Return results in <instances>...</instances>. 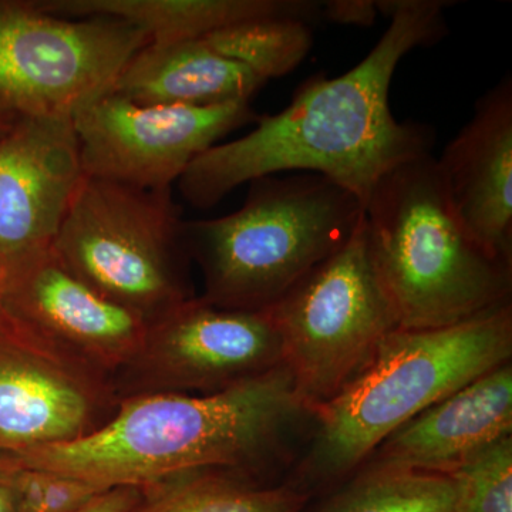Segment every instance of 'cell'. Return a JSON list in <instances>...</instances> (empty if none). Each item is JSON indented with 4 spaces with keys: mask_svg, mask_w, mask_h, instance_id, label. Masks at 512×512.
<instances>
[{
    "mask_svg": "<svg viewBox=\"0 0 512 512\" xmlns=\"http://www.w3.org/2000/svg\"><path fill=\"white\" fill-rule=\"evenodd\" d=\"M436 160L464 227L491 255L511 264V76L477 100L473 117Z\"/></svg>",
    "mask_w": 512,
    "mask_h": 512,
    "instance_id": "cell-14",
    "label": "cell"
},
{
    "mask_svg": "<svg viewBox=\"0 0 512 512\" xmlns=\"http://www.w3.org/2000/svg\"><path fill=\"white\" fill-rule=\"evenodd\" d=\"M107 377L0 315V456L70 443L99 429L119 406Z\"/></svg>",
    "mask_w": 512,
    "mask_h": 512,
    "instance_id": "cell-11",
    "label": "cell"
},
{
    "mask_svg": "<svg viewBox=\"0 0 512 512\" xmlns=\"http://www.w3.org/2000/svg\"><path fill=\"white\" fill-rule=\"evenodd\" d=\"M456 512H512V436L468 458L453 473Z\"/></svg>",
    "mask_w": 512,
    "mask_h": 512,
    "instance_id": "cell-21",
    "label": "cell"
},
{
    "mask_svg": "<svg viewBox=\"0 0 512 512\" xmlns=\"http://www.w3.org/2000/svg\"><path fill=\"white\" fill-rule=\"evenodd\" d=\"M268 309L239 311L192 298L148 323L143 348L116 380L121 397L211 394L284 366Z\"/></svg>",
    "mask_w": 512,
    "mask_h": 512,
    "instance_id": "cell-10",
    "label": "cell"
},
{
    "mask_svg": "<svg viewBox=\"0 0 512 512\" xmlns=\"http://www.w3.org/2000/svg\"><path fill=\"white\" fill-rule=\"evenodd\" d=\"M376 12V3L369 0H336L323 3L322 18L342 25L370 26Z\"/></svg>",
    "mask_w": 512,
    "mask_h": 512,
    "instance_id": "cell-23",
    "label": "cell"
},
{
    "mask_svg": "<svg viewBox=\"0 0 512 512\" xmlns=\"http://www.w3.org/2000/svg\"><path fill=\"white\" fill-rule=\"evenodd\" d=\"M303 410L284 365L217 393L121 397L116 413L82 439L0 457L101 488H144L256 463Z\"/></svg>",
    "mask_w": 512,
    "mask_h": 512,
    "instance_id": "cell-2",
    "label": "cell"
},
{
    "mask_svg": "<svg viewBox=\"0 0 512 512\" xmlns=\"http://www.w3.org/2000/svg\"><path fill=\"white\" fill-rule=\"evenodd\" d=\"M215 52L237 60L266 83L295 70L311 52L312 22L276 16L237 23L202 37Z\"/></svg>",
    "mask_w": 512,
    "mask_h": 512,
    "instance_id": "cell-20",
    "label": "cell"
},
{
    "mask_svg": "<svg viewBox=\"0 0 512 512\" xmlns=\"http://www.w3.org/2000/svg\"><path fill=\"white\" fill-rule=\"evenodd\" d=\"M0 305L37 338L113 383L146 339V320L80 281L53 249L0 275Z\"/></svg>",
    "mask_w": 512,
    "mask_h": 512,
    "instance_id": "cell-12",
    "label": "cell"
},
{
    "mask_svg": "<svg viewBox=\"0 0 512 512\" xmlns=\"http://www.w3.org/2000/svg\"><path fill=\"white\" fill-rule=\"evenodd\" d=\"M18 116L16 114L10 113L8 110L0 109V134L5 133L13 123H15Z\"/></svg>",
    "mask_w": 512,
    "mask_h": 512,
    "instance_id": "cell-26",
    "label": "cell"
},
{
    "mask_svg": "<svg viewBox=\"0 0 512 512\" xmlns=\"http://www.w3.org/2000/svg\"><path fill=\"white\" fill-rule=\"evenodd\" d=\"M173 188L84 177L53 252L80 281L147 323L194 298Z\"/></svg>",
    "mask_w": 512,
    "mask_h": 512,
    "instance_id": "cell-6",
    "label": "cell"
},
{
    "mask_svg": "<svg viewBox=\"0 0 512 512\" xmlns=\"http://www.w3.org/2000/svg\"><path fill=\"white\" fill-rule=\"evenodd\" d=\"M308 495L291 487H258L224 471H195L141 488L130 512H301Z\"/></svg>",
    "mask_w": 512,
    "mask_h": 512,
    "instance_id": "cell-18",
    "label": "cell"
},
{
    "mask_svg": "<svg viewBox=\"0 0 512 512\" xmlns=\"http://www.w3.org/2000/svg\"><path fill=\"white\" fill-rule=\"evenodd\" d=\"M0 512H23L13 467L0 457Z\"/></svg>",
    "mask_w": 512,
    "mask_h": 512,
    "instance_id": "cell-25",
    "label": "cell"
},
{
    "mask_svg": "<svg viewBox=\"0 0 512 512\" xmlns=\"http://www.w3.org/2000/svg\"><path fill=\"white\" fill-rule=\"evenodd\" d=\"M9 463L23 512H76L96 495L109 490L76 478Z\"/></svg>",
    "mask_w": 512,
    "mask_h": 512,
    "instance_id": "cell-22",
    "label": "cell"
},
{
    "mask_svg": "<svg viewBox=\"0 0 512 512\" xmlns=\"http://www.w3.org/2000/svg\"><path fill=\"white\" fill-rule=\"evenodd\" d=\"M67 18L119 19L146 33L150 43L191 42L249 20L292 16L316 22L323 3L305 0H37Z\"/></svg>",
    "mask_w": 512,
    "mask_h": 512,
    "instance_id": "cell-17",
    "label": "cell"
},
{
    "mask_svg": "<svg viewBox=\"0 0 512 512\" xmlns=\"http://www.w3.org/2000/svg\"><path fill=\"white\" fill-rule=\"evenodd\" d=\"M457 488L447 474L373 466L320 512H456Z\"/></svg>",
    "mask_w": 512,
    "mask_h": 512,
    "instance_id": "cell-19",
    "label": "cell"
},
{
    "mask_svg": "<svg viewBox=\"0 0 512 512\" xmlns=\"http://www.w3.org/2000/svg\"><path fill=\"white\" fill-rule=\"evenodd\" d=\"M141 497V488L114 487L103 491L76 512H130Z\"/></svg>",
    "mask_w": 512,
    "mask_h": 512,
    "instance_id": "cell-24",
    "label": "cell"
},
{
    "mask_svg": "<svg viewBox=\"0 0 512 512\" xmlns=\"http://www.w3.org/2000/svg\"><path fill=\"white\" fill-rule=\"evenodd\" d=\"M363 210L399 329L446 328L508 303L511 264L464 227L431 154L384 174Z\"/></svg>",
    "mask_w": 512,
    "mask_h": 512,
    "instance_id": "cell-3",
    "label": "cell"
},
{
    "mask_svg": "<svg viewBox=\"0 0 512 512\" xmlns=\"http://www.w3.org/2000/svg\"><path fill=\"white\" fill-rule=\"evenodd\" d=\"M2 311H3V308H2V305H0V312H2Z\"/></svg>",
    "mask_w": 512,
    "mask_h": 512,
    "instance_id": "cell-27",
    "label": "cell"
},
{
    "mask_svg": "<svg viewBox=\"0 0 512 512\" xmlns=\"http://www.w3.org/2000/svg\"><path fill=\"white\" fill-rule=\"evenodd\" d=\"M150 43L119 19L67 18L37 0H0V109L18 117H74L113 92Z\"/></svg>",
    "mask_w": 512,
    "mask_h": 512,
    "instance_id": "cell-8",
    "label": "cell"
},
{
    "mask_svg": "<svg viewBox=\"0 0 512 512\" xmlns=\"http://www.w3.org/2000/svg\"><path fill=\"white\" fill-rule=\"evenodd\" d=\"M239 210L184 221L188 255L200 264L211 305L264 311L342 247L363 217V204L312 173L251 181Z\"/></svg>",
    "mask_w": 512,
    "mask_h": 512,
    "instance_id": "cell-4",
    "label": "cell"
},
{
    "mask_svg": "<svg viewBox=\"0 0 512 512\" xmlns=\"http://www.w3.org/2000/svg\"><path fill=\"white\" fill-rule=\"evenodd\" d=\"M256 120L249 101L140 104L110 92L77 111L73 124L84 177L167 190L195 158Z\"/></svg>",
    "mask_w": 512,
    "mask_h": 512,
    "instance_id": "cell-9",
    "label": "cell"
},
{
    "mask_svg": "<svg viewBox=\"0 0 512 512\" xmlns=\"http://www.w3.org/2000/svg\"><path fill=\"white\" fill-rule=\"evenodd\" d=\"M266 84L202 39L148 43L120 74L113 92L140 104L217 106L249 101Z\"/></svg>",
    "mask_w": 512,
    "mask_h": 512,
    "instance_id": "cell-16",
    "label": "cell"
},
{
    "mask_svg": "<svg viewBox=\"0 0 512 512\" xmlns=\"http://www.w3.org/2000/svg\"><path fill=\"white\" fill-rule=\"evenodd\" d=\"M83 180L73 117H18L0 134V275L52 249Z\"/></svg>",
    "mask_w": 512,
    "mask_h": 512,
    "instance_id": "cell-13",
    "label": "cell"
},
{
    "mask_svg": "<svg viewBox=\"0 0 512 512\" xmlns=\"http://www.w3.org/2000/svg\"><path fill=\"white\" fill-rule=\"evenodd\" d=\"M512 433V367H497L424 410L377 447L375 466L450 474Z\"/></svg>",
    "mask_w": 512,
    "mask_h": 512,
    "instance_id": "cell-15",
    "label": "cell"
},
{
    "mask_svg": "<svg viewBox=\"0 0 512 512\" xmlns=\"http://www.w3.org/2000/svg\"><path fill=\"white\" fill-rule=\"evenodd\" d=\"M306 409L343 389L399 329L377 275L365 212L352 237L268 308Z\"/></svg>",
    "mask_w": 512,
    "mask_h": 512,
    "instance_id": "cell-7",
    "label": "cell"
},
{
    "mask_svg": "<svg viewBox=\"0 0 512 512\" xmlns=\"http://www.w3.org/2000/svg\"><path fill=\"white\" fill-rule=\"evenodd\" d=\"M511 355L510 303L446 328L393 330L363 369L315 410L312 473L322 480L348 474L404 423L507 365Z\"/></svg>",
    "mask_w": 512,
    "mask_h": 512,
    "instance_id": "cell-5",
    "label": "cell"
},
{
    "mask_svg": "<svg viewBox=\"0 0 512 512\" xmlns=\"http://www.w3.org/2000/svg\"><path fill=\"white\" fill-rule=\"evenodd\" d=\"M375 3L390 23L365 59L333 79L325 74L311 77L284 110L258 117L251 133L218 143L195 158L178 180L188 204L211 208L239 185L302 171L328 178L365 207L384 174L431 154L433 131L393 116L390 87L404 56L446 36L448 3Z\"/></svg>",
    "mask_w": 512,
    "mask_h": 512,
    "instance_id": "cell-1",
    "label": "cell"
}]
</instances>
